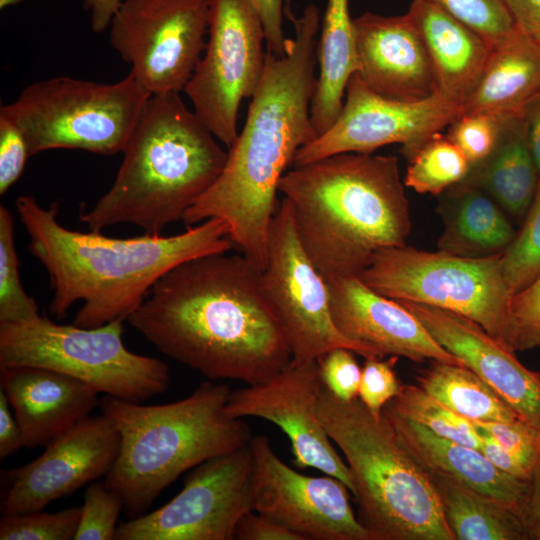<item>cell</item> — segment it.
Segmentation results:
<instances>
[{
    "label": "cell",
    "mask_w": 540,
    "mask_h": 540,
    "mask_svg": "<svg viewBox=\"0 0 540 540\" xmlns=\"http://www.w3.org/2000/svg\"><path fill=\"white\" fill-rule=\"evenodd\" d=\"M243 254L216 252L163 275L128 323L211 381L266 382L292 359L285 330Z\"/></svg>",
    "instance_id": "1"
},
{
    "label": "cell",
    "mask_w": 540,
    "mask_h": 540,
    "mask_svg": "<svg viewBox=\"0 0 540 540\" xmlns=\"http://www.w3.org/2000/svg\"><path fill=\"white\" fill-rule=\"evenodd\" d=\"M285 15L294 36L282 55L266 51L262 78L222 172L181 219L187 227L210 218L224 220L233 244L260 272L267 263L279 182L297 151L317 137L310 105L317 79L319 9L308 5L296 17L285 8Z\"/></svg>",
    "instance_id": "2"
},
{
    "label": "cell",
    "mask_w": 540,
    "mask_h": 540,
    "mask_svg": "<svg viewBox=\"0 0 540 540\" xmlns=\"http://www.w3.org/2000/svg\"><path fill=\"white\" fill-rule=\"evenodd\" d=\"M16 210L30 238L27 249L49 276L50 313L62 319L82 301L73 324L85 328L128 320L168 271L234 246L229 226L220 218L171 236L117 238L66 228L57 220V203L44 208L31 195L19 196Z\"/></svg>",
    "instance_id": "3"
},
{
    "label": "cell",
    "mask_w": 540,
    "mask_h": 540,
    "mask_svg": "<svg viewBox=\"0 0 540 540\" xmlns=\"http://www.w3.org/2000/svg\"><path fill=\"white\" fill-rule=\"evenodd\" d=\"M298 238L326 281L359 277L374 255L402 247L411 229L398 159L338 153L286 172L278 186Z\"/></svg>",
    "instance_id": "4"
},
{
    "label": "cell",
    "mask_w": 540,
    "mask_h": 540,
    "mask_svg": "<svg viewBox=\"0 0 540 540\" xmlns=\"http://www.w3.org/2000/svg\"><path fill=\"white\" fill-rule=\"evenodd\" d=\"M110 189L79 219L90 231L120 223L161 235L216 181L228 152L177 92L151 95Z\"/></svg>",
    "instance_id": "5"
},
{
    "label": "cell",
    "mask_w": 540,
    "mask_h": 540,
    "mask_svg": "<svg viewBox=\"0 0 540 540\" xmlns=\"http://www.w3.org/2000/svg\"><path fill=\"white\" fill-rule=\"evenodd\" d=\"M230 393L227 385L209 380L167 404L101 398V413L120 435L118 456L103 481L121 496L129 519L147 513L185 471L250 442L246 422L224 410Z\"/></svg>",
    "instance_id": "6"
},
{
    "label": "cell",
    "mask_w": 540,
    "mask_h": 540,
    "mask_svg": "<svg viewBox=\"0 0 540 540\" xmlns=\"http://www.w3.org/2000/svg\"><path fill=\"white\" fill-rule=\"evenodd\" d=\"M319 417L353 476L357 519L370 540H456L428 472L383 415L322 387Z\"/></svg>",
    "instance_id": "7"
},
{
    "label": "cell",
    "mask_w": 540,
    "mask_h": 540,
    "mask_svg": "<svg viewBox=\"0 0 540 540\" xmlns=\"http://www.w3.org/2000/svg\"><path fill=\"white\" fill-rule=\"evenodd\" d=\"M122 320L85 328L46 316L0 323V369L30 366L52 370L91 386L98 393L132 402L163 394L168 365L129 350Z\"/></svg>",
    "instance_id": "8"
},
{
    "label": "cell",
    "mask_w": 540,
    "mask_h": 540,
    "mask_svg": "<svg viewBox=\"0 0 540 540\" xmlns=\"http://www.w3.org/2000/svg\"><path fill=\"white\" fill-rule=\"evenodd\" d=\"M151 94L129 73L114 83L57 76L26 86L1 106L30 156L51 149L123 152Z\"/></svg>",
    "instance_id": "9"
},
{
    "label": "cell",
    "mask_w": 540,
    "mask_h": 540,
    "mask_svg": "<svg viewBox=\"0 0 540 540\" xmlns=\"http://www.w3.org/2000/svg\"><path fill=\"white\" fill-rule=\"evenodd\" d=\"M501 256L502 252L472 257L406 245L391 247L378 251L358 278L391 299L422 303L464 316L512 350L511 295L503 278Z\"/></svg>",
    "instance_id": "10"
},
{
    "label": "cell",
    "mask_w": 540,
    "mask_h": 540,
    "mask_svg": "<svg viewBox=\"0 0 540 540\" xmlns=\"http://www.w3.org/2000/svg\"><path fill=\"white\" fill-rule=\"evenodd\" d=\"M207 36L183 91L199 120L229 148L239 133L240 104L253 96L262 78L266 36L249 0H211Z\"/></svg>",
    "instance_id": "11"
},
{
    "label": "cell",
    "mask_w": 540,
    "mask_h": 540,
    "mask_svg": "<svg viewBox=\"0 0 540 540\" xmlns=\"http://www.w3.org/2000/svg\"><path fill=\"white\" fill-rule=\"evenodd\" d=\"M210 7L211 0H124L110 43L151 95L179 93L205 49Z\"/></svg>",
    "instance_id": "12"
},
{
    "label": "cell",
    "mask_w": 540,
    "mask_h": 540,
    "mask_svg": "<svg viewBox=\"0 0 540 540\" xmlns=\"http://www.w3.org/2000/svg\"><path fill=\"white\" fill-rule=\"evenodd\" d=\"M260 277L265 296L287 335L293 361H316L338 347L350 349L365 359L375 357L336 327L327 281L298 238L286 198L278 204L271 222L267 263Z\"/></svg>",
    "instance_id": "13"
},
{
    "label": "cell",
    "mask_w": 540,
    "mask_h": 540,
    "mask_svg": "<svg viewBox=\"0 0 540 540\" xmlns=\"http://www.w3.org/2000/svg\"><path fill=\"white\" fill-rule=\"evenodd\" d=\"M249 443L194 467L183 489L160 508L117 526L116 540H232L252 511Z\"/></svg>",
    "instance_id": "14"
},
{
    "label": "cell",
    "mask_w": 540,
    "mask_h": 540,
    "mask_svg": "<svg viewBox=\"0 0 540 540\" xmlns=\"http://www.w3.org/2000/svg\"><path fill=\"white\" fill-rule=\"evenodd\" d=\"M462 109L438 94L420 101H398L370 90L355 73L342 110L333 125L301 147L293 166L338 153L371 154L388 144H401L410 159L433 135L448 126Z\"/></svg>",
    "instance_id": "15"
},
{
    "label": "cell",
    "mask_w": 540,
    "mask_h": 540,
    "mask_svg": "<svg viewBox=\"0 0 540 540\" xmlns=\"http://www.w3.org/2000/svg\"><path fill=\"white\" fill-rule=\"evenodd\" d=\"M251 503L302 540H370L350 503V490L325 474L312 477L284 463L265 435L252 436Z\"/></svg>",
    "instance_id": "16"
},
{
    "label": "cell",
    "mask_w": 540,
    "mask_h": 540,
    "mask_svg": "<svg viewBox=\"0 0 540 540\" xmlns=\"http://www.w3.org/2000/svg\"><path fill=\"white\" fill-rule=\"evenodd\" d=\"M323 384L316 361H291L264 383L231 391L225 412L232 418L268 420L288 437L294 464L314 468L342 481L354 494L353 476L333 446L319 417Z\"/></svg>",
    "instance_id": "17"
},
{
    "label": "cell",
    "mask_w": 540,
    "mask_h": 540,
    "mask_svg": "<svg viewBox=\"0 0 540 540\" xmlns=\"http://www.w3.org/2000/svg\"><path fill=\"white\" fill-rule=\"evenodd\" d=\"M119 447L120 435L112 421L103 414L89 416L52 440L33 461L6 471L9 486L1 501V513L44 509L104 477Z\"/></svg>",
    "instance_id": "18"
},
{
    "label": "cell",
    "mask_w": 540,
    "mask_h": 540,
    "mask_svg": "<svg viewBox=\"0 0 540 540\" xmlns=\"http://www.w3.org/2000/svg\"><path fill=\"white\" fill-rule=\"evenodd\" d=\"M333 321L373 356L427 359L466 366L441 346L422 322L397 300L379 294L360 278L327 281Z\"/></svg>",
    "instance_id": "19"
},
{
    "label": "cell",
    "mask_w": 540,
    "mask_h": 540,
    "mask_svg": "<svg viewBox=\"0 0 540 540\" xmlns=\"http://www.w3.org/2000/svg\"><path fill=\"white\" fill-rule=\"evenodd\" d=\"M434 339L490 385L519 418L540 431V374L476 322L430 305L398 301Z\"/></svg>",
    "instance_id": "20"
},
{
    "label": "cell",
    "mask_w": 540,
    "mask_h": 540,
    "mask_svg": "<svg viewBox=\"0 0 540 540\" xmlns=\"http://www.w3.org/2000/svg\"><path fill=\"white\" fill-rule=\"evenodd\" d=\"M357 75L373 92L398 101L437 94L434 71L410 16L365 12L354 18Z\"/></svg>",
    "instance_id": "21"
},
{
    "label": "cell",
    "mask_w": 540,
    "mask_h": 540,
    "mask_svg": "<svg viewBox=\"0 0 540 540\" xmlns=\"http://www.w3.org/2000/svg\"><path fill=\"white\" fill-rule=\"evenodd\" d=\"M0 370V388L21 428L25 448L45 447L99 406L95 389L62 373L30 366Z\"/></svg>",
    "instance_id": "22"
},
{
    "label": "cell",
    "mask_w": 540,
    "mask_h": 540,
    "mask_svg": "<svg viewBox=\"0 0 540 540\" xmlns=\"http://www.w3.org/2000/svg\"><path fill=\"white\" fill-rule=\"evenodd\" d=\"M407 14L426 48L437 94L463 109L482 76L493 46L430 0H413Z\"/></svg>",
    "instance_id": "23"
},
{
    "label": "cell",
    "mask_w": 540,
    "mask_h": 540,
    "mask_svg": "<svg viewBox=\"0 0 540 540\" xmlns=\"http://www.w3.org/2000/svg\"><path fill=\"white\" fill-rule=\"evenodd\" d=\"M382 413L405 448L427 472L448 475L478 492L506 503L522 514L529 482L499 470L478 449L438 436L423 425L386 407Z\"/></svg>",
    "instance_id": "24"
},
{
    "label": "cell",
    "mask_w": 540,
    "mask_h": 540,
    "mask_svg": "<svg viewBox=\"0 0 540 540\" xmlns=\"http://www.w3.org/2000/svg\"><path fill=\"white\" fill-rule=\"evenodd\" d=\"M540 95V46L518 28L493 47L482 76L462 113L484 112L501 119L523 117Z\"/></svg>",
    "instance_id": "25"
},
{
    "label": "cell",
    "mask_w": 540,
    "mask_h": 540,
    "mask_svg": "<svg viewBox=\"0 0 540 540\" xmlns=\"http://www.w3.org/2000/svg\"><path fill=\"white\" fill-rule=\"evenodd\" d=\"M316 44L319 73L310 105L317 136L338 118L352 75L358 71L354 22L349 0H327Z\"/></svg>",
    "instance_id": "26"
},
{
    "label": "cell",
    "mask_w": 540,
    "mask_h": 540,
    "mask_svg": "<svg viewBox=\"0 0 540 540\" xmlns=\"http://www.w3.org/2000/svg\"><path fill=\"white\" fill-rule=\"evenodd\" d=\"M463 181L483 189L512 215L526 216L536 195L540 174L523 117L503 120L495 149L486 160L472 167Z\"/></svg>",
    "instance_id": "27"
},
{
    "label": "cell",
    "mask_w": 540,
    "mask_h": 540,
    "mask_svg": "<svg viewBox=\"0 0 540 540\" xmlns=\"http://www.w3.org/2000/svg\"><path fill=\"white\" fill-rule=\"evenodd\" d=\"M456 540H529L520 513L441 473L428 472Z\"/></svg>",
    "instance_id": "28"
},
{
    "label": "cell",
    "mask_w": 540,
    "mask_h": 540,
    "mask_svg": "<svg viewBox=\"0 0 540 540\" xmlns=\"http://www.w3.org/2000/svg\"><path fill=\"white\" fill-rule=\"evenodd\" d=\"M452 198L441 251L478 257L501 253L511 244L516 232L487 192L462 181Z\"/></svg>",
    "instance_id": "29"
},
{
    "label": "cell",
    "mask_w": 540,
    "mask_h": 540,
    "mask_svg": "<svg viewBox=\"0 0 540 540\" xmlns=\"http://www.w3.org/2000/svg\"><path fill=\"white\" fill-rule=\"evenodd\" d=\"M416 381L429 395L470 421L521 420L509 404L467 366L434 361Z\"/></svg>",
    "instance_id": "30"
},
{
    "label": "cell",
    "mask_w": 540,
    "mask_h": 540,
    "mask_svg": "<svg viewBox=\"0 0 540 540\" xmlns=\"http://www.w3.org/2000/svg\"><path fill=\"white\" fill-rule=\"evenodd\" d=\"M408 160L404 184L421 194L438 195L465 180L471 170L460 149L440 132Z\"/></svg>",
    "instance_id": "31"
},
{
    "label": "cell",
    "mask_w": 540,
    "mask_h": 540,
    "mask_svg": "<svg viewBox=\"0 0 540 540\" xmlns=\"http://www.w3.org/2000/svg\"><path fill=\"white\" fill-rule=\"evenodd\" d=\"M384 407L438 436L481 451V438L472 421L453 412L418 385H401L399 393Z\"/></svg>",
    "instance_id": "32"
},
{
    "label": "cell",
    "mask_w": 540,
    "mask_h": 540,
    "mask_svg": "<svg viewBox=\"0 0 540 540\" xmlns=\"http://www.w3.org/2000/svg\"><path fill=\"white\" fill-rule=\"evenodd\" d=\"M38 305L24 290L14 243V218L0 206V323H12L39 316Z\"/></svg>",
    "instance_id": "33"
},
{
    "label": "cell",
    "mask_w": 540,
    "mask_h": 540,
    "mask_svg": "<svg viewBox=\"0 0 540 540\" xmlns=\"http://www.w3.org/2000/svg\"><path fill=\"white\" fill-rule=\"evenodd\" d=\"M501 267L511 296L540 276V183L520 232L502 252Z\"/></svg>",
    "instance_id": "34"
},
{
    "label": "cell",
    "mask_w": 540,
    "mask_h": 540,
    "mask_svg": "<svg viewBox=\"0 0 540 540\" xmlns=\"http://www.w3.org/2000/svg\"><path fill=\"white\" fill-rule=\"evenodd\" d=\"M81 507L57 512L43 509L6 514L0 520L1 540H71L75 538Z\"/></svg>",
    "instance_id": "35"
},
{
    "label": "cell",
    "mask_w": 540,
    "mask_h": 540,
    "mask_svg": "<svg viewBox=\"0 0 540 540\" xmlns=\"http://www.w3.org/2000/svg\"><path fill=\"white\" fill-rule=\"evenodd\" d=\"M459 20L493 47L513 33L517 27L504 0H430Z\"/></svg>",
    "instance_id": "36"
},
{
    "label": "cell",
    "mask_w": 540,
    "mask_h": 540,
    "mask_svg": "<svg viewBox=\"0 0 540 540\" xmlns=\"http://www.w3.org/2000/svg\"><path fill=\"white\" fill-rule=\"evenodd\" d=\"M124 504L121 496L104 481H92L84 493L75 540L115 539L118 517Z\"/></svg>",
    "instance_id": "37"
},
{
    "label": "cell",
    "mask_w": 540,
    "mask_h": 540,
    "mask_svg": "<svg viewBox=\"0 0 540 540\" xmlns=\"http://www.w3.org/2000/svg\"><path fill=\"white\" fill-rule=\"evenodd\" d=\"M503 120L484 112L461 113L448 125L447 137L460 149L472 168L486 160L495 149Z\"/></svg>",
    "instance_id": "38"
},
{
    "label": "cell",
    "mask_w": 540,
    "mask_h": 540,
    "mask_svg": "<svg viewBox=\"0 0 540 540\" xmlns=\"http://www.w3.org/2000/svg\"><path fill=\"white\" fill-rule=\"evenodd\" d=\"M509 345L514 352L540 346V276L511 296Z\"/></svg>",
    "instance_id": "39"
},
{
    "label": "cell",
    "mask_w": 540,
    "mask_h": 540,
    "mask_svg": "<svg viewBox=\"0 0 540 540\" xmlns=\"http://www.w3.org/2000/svg\"><path fill=\"white\" fill-rule=\"evenodd\" d=\"M487 431L531 474L540 459V431L522 420L472 421Z\"/></svg>",
    "instance_id": "40"
},
{
    "label": "cell",
    "mask_w": 540,
    "mask_h": 540,
    "mask_svg": "<svg viewBox=\"0 0 540 540\" xmlns=\"http://www.w3.org/2000/svg\"><path fill=\"white\" fill-rule=\"evenodd\" d=\"M397 359L396 356L387 360L369 357L362 367L358 398L376 417L382 415L384 406L400 391L401 384L394 371Z\"/></svg>",
    "instance_id": "41"
},
{
    "label": "cell",
    "mask_w": 540,
    "mask_h": 540,
    "mask_svg": "<svg viewBox=\"0 0 540 540\" xmlns=\"http://www.w3.org/2000/svg\"><path fill=\"white\" fill-rule=\"evenodd\" d=\"M353 351L338 347L329 350L317 360L323 386L343 401L358 398L362 368Z\"/></svg>",
    "instance_id": "42"
},
{
    "label": "cell",
    "mask_w": 540,
    "mask_h": 540,
    "mask_svg": "<svg viewBox=\"0 0 540 540\" xmlns=\"http://www.w3.org/2000/svg\"><path fill=\"white\" fill-rule=\"evenodd\" d=\"M30 153L18 126L0 113V194L3 195L21 176Z\"/></svg>",
    "instance_id": "43"
},
{
    "label": "cell",
    "mask_w": 540,
    "mask_h": 540,
    "mask_svg": "<svg viewBox=\"0 0 540 540\" xmlns=\"http://www.w3.org/2000/svg\"><path fill=\"white\" fill-rule=\"evenodd\" d=\"M234 539L238 540H302V538L275 520L249 511L237 523Z\"/></svg>",
    "instance_id": "44"
},
{
    "label": "cell",
    "mask_w": 540,
    "mask_h": 540,
    "mask_svg": "<svg viewBox=\"0 0 540 540\" xmlns=\"http://www.w3.org/2000/svg\"><path fill=\"white\" fill-rule=\"evenodd\" d=\"M259 14L266 36L267 51L278 56L284 53L288 38L283 32L285 8L283 0H249Z\"/></svg>",
    "instance_id": "45"
},
{
    "label": "cell",
    "mask_w": 540,
    "mask_h": 540,
    "mask_svg": "<svg viewBox=\"0 0 540 540\" xmlns=\"http://www.w3.org/2000/svg\"><path fill=\"white\" fill-rule=\"evenodd\" d=\"M476 429L481 438V452L493 465L516 479L530 482L531 474L520 462L504 449L487 431L479 427H476Z\"/></svg>",
    "instance_id": "46"
},
{
    "label": "cell",
    "mask_w": 540,
    "mask_h": 540,
    "mask_svg": "<svg viewBox=\"0 0 540 540\" xmlns=\"http://www.w3.org/2000/svg\"><path fill=\"white\" fill-rule=\"evenodd\" d=\"M516 27L540 46V0H504Z\"/></svg>",
    "instance_id": "47"
},
{
    "label": "cell",
    "mask_w": 540,
    "mask_h": 540,
    "mask_svg": "<svg viewBox=\"0 0 540 540\" xmlns=\"http://www.w3.org/2000/svg\"><path fill=\"white\" fill-rule=\"evenodd\" d=\"M10 406L6 394L0 388V459L23 447L21 428Z\"/></svg>",
    "instance_id": "48"
},
{
    "label": "cell",
    "mask_w": 540,
    "mask_h": 540,
    "mask_svg": "<svg viewBox=\"0 0 540 540\" xmlns=\"http://www.w3.org/2000/svg\"><path fill=\"white\" fill-rule=\"evenodd\" d=\"M529 540H540V459L529 482V492L521 514Z\"/></svg>",
    "instance_id": "49"
},
{
    "label": "cell",
    "mask_w": 540,
    "mask_h": 540,
    "mask_svg": "<svg viewBox=\"0 0 540 540\" xmlns=\"http://www.w3.org/2000/svg\"><path fill=\"white\" fill-rule=\"evenodd\" d=\"M121 3L122 0H84L83 6L89 12L91 29L100 33L109 28Z\"/></svg>",
    "instance_id": "50"
},
{
    "label": "cell",
    "mask_w": 540,
    "mask_h": 540,
    "mask_svg": "<svg viewBox=\"0 0 540 540\" xmlns=\"http://www.w3.org/2000/svg\"><path fill=\"white\" fill-rule=\"evenodd\" d=\"M523 120L529 146L540 174V95L526 108Z\"/></svg>",
    "instance_id": "51"
},
{
    "label": "cell",
    "mask_w": 540,
    "mask_h": 540,
    "mask_svg": "<svg viewBox=\"0 0 540 540\" xmlns=\"http://www.w3.org/2000/svg\"><path fill=\"white\" fill-rule=\"evenodd\" d=\"M17 1H19V0H0V7L5 8L8 5L16 3Z\"/></svg>",
    "instance_id": "52"
}]
</instances>
